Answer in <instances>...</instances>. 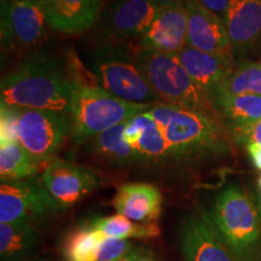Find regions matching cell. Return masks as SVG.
Listing matches in <instances>:
<instances>
[{
    "label": "cell",
    "mask_w": 261,
    "mask_h": 261,
    "mask_svg": "<svg viewBox=\"0 0 261 261\" xmlns=\"http://www.w3.org/2000/svg\"><path fill=\"white\" fill-rule=\"evenodd\" d=\"M177 57L191 79L210 99L219 91L233 69L231 57L207 54L189 45L179 52Z\"/></svg>",
    "instance_id": "obj_15"
},
{
    "label": "cell",
    "mask_w": 261,
    "mask_h": 261,
    "mask_svg": "<svg viewBox=\"0 0 261 261\" xmlns=\"http://www.w3.org/2000/svg\"><path fill=\"white\" fill-rule=\"evenodd\" d=\"M90 225L102 231L106 236L122 238H151L160 234V227L156 223L142 224L123 217L121 214L112 215V217L96 218Z\"/></svg>",
    "instance_id": "obj_24"
},
{
    "label": "cell",
    "mask_w": 261,
    "mask_h": 261,
    "mask_svg": "<svg viewBox=\"0 0 261 261\" xmlns=\"http://www.w3.org/2000/svg\"><path fill=\"white\" fill-rule=\"evenodd\" d=\"M9 0H2V4H5V3H8Z\"/></svg>",
    "instance_id": "obj_37"
},
{
    "label": "cell",
    "mask_w": 261,
    "mask_h": 261,
    "mask_svg": "<svg viewBox=\"0 0 261 261\" xmlns=\"http://www.w3.org/2000/svg\"><path fill=\"white\" fill-rule=\"evenodd\" d=\"M152 2H154V4L158 6V8H161V6L172 4H185L187 0H152Z\"/></svg>",
    "instance_id": "obj_33"
},
{
    "label": "cell",
    "mask_w": 261,
    "mask_h": 261,
    "mask_svg": "<svg viewBox=\"0 0 261 261\" xmlns=\"http://www.w3.org/2000/svg\"><path fill=\"white\" fill-rule=\"evenodd\" d=\"M70 129L68 114L18 108L17 140L38 163L56 154Z\"/></svg>",
    "instance_id": "obj_7"
},
{
    "label": "cell",
    "mask_w": 261,
    "mask_h": 261,
    "mask_svg": "<svg viewBox=\"0 0 261 261\" xmlns=\"http://www.w3.org/2000/svg\"><path fill=\"white\" fill-rule=\"evenodd\" d=\"M32 261H46V260H32Z\"/></svg>",
    "instance_id": "obj_38"
},
{
    "label": "cell",
    "mask_w": 261,
    "mask_h": 261,
    "mask_svg": "<svg viewBox=\"0 0 261 261\" xmlns=\"http://www.w3.org/2000/svg\"><path fill=\"white\" fill-rule=\"evenodd\" d=\"M198 2L224 21L225 14H226L231 0H198Z\"/></svg>",
    "instance_id": "obj_31"
},
{
    "label": "cell",
    "mask_w": 261,
    "mask_h": 261,
    "mask_svg": "<svg viewBox=\"0 0 261 261\" xmlns=\"http://www.w3.org/2000/svg\"><path fill=\"white\" fill-rule=\"evenodd\" d=\"M148 113L161 128L173 159L210 160L230 152L228 132L218 117L165 103Z\"/></svg>",
    "instance_id": "obj_2"
},
{
    "label": "cell",
    "mask_w": 261,
    "mask_h": 261,
    "mask_svg": "<svg viewBox=\"0 0 261 261\" xmlns=\"http://www.w3.org/2000/svg\"><path fill=\"white\" fill-rule=\"evenodd\" d=\"M211 102L218 116L224 119L225 127L248 125L261 119V96L218 93Z\"/></svg>",
    "instance_id": "obj_21"
},
{
    "label": "cell",
    "mask_w": 261,
    "mask_h": 261,
    "mask_svg": "<svg viewBox=\"0 0 261 261\" xmlns=\"http://www.w3.org/2000/svg\"><path fill=\"white\" fill-rule=\"evenodd\" d=\"M218 93L261 96V61L241 62L215 94Z\"/></svg>",
    "instance_id": "obj_26"
},
{
    "label": "cell",
    "mask_w": 261,
    "mask_h": 261,
    "mask_svg": "<svg viewBox=\"0 0 261 261\" xmlns=\"http://www.w3.org/2000/svg\"><path fill=\"white\" fill-rule=\"evenodd\" d=\"M259 189H260V191H261V175H260V178H259Z\"/></svg>",
    "instance_id": "obj_35"
},
{
    "label": "cell",
    "mask_w": 261,
    "mask_h": 261,
    "mask_svg": "<svg viewBox=\"0 0 261 261\" xmlns=\"http://www.w3.org/2000/svg\"><path fill=\"white\" fill-rule=\"evenodd\" d=\"M208 215L231 253L247 249L261 240L259 211L236 184L227 185L217 195Z\"/></svg>",
    "instance_id": "obj_5"
},
{
    "label": "cell",
    "mask_w": 261,
    "mask_h": 261,
    "mask_svg": "<svg viewBox=\"0 0 261 261\" xmlns=\"http://www.w3.org/2000/svg\"><path fill=\"white\" fill-rule=\"evenodd\" d=\"M75 81L68 79L56 62L38 56L6 75L0 86L2 106L50 110L69 115Z\"/></svg>",
    "instance_id": "obj_1"
},
{
    "label": "cell",
    "mask_w": 261,
    "mask_h": 261,
    "mask_svg": "<svg viewBox=\"0 0 261 261\" xmlns=\"http://www.w3.org/2000/svg\"><path fill=\"white\" fill-rule=\"evenodd\" d=\"M188 21L184 4L161 6L148 32L142 37V47L178 55L188 45Z\"/></svg>",
    "instance_id": "obj_13"
},
{
    "label": "cell",
    "mask_w": 261,
    "mask_h": 261,
    "mask_svg": "<svg viewBox=\"0 0 261 261\" xmlns=\"http://www.w3.org/2000/svg\"><path fill=\"white\" fill-rule=\"evenodd\" d=\"M55 31L76 34L87 31L97 21L100 0H38Z\"/></svg>",
    "instance_id": "obj_18"
},
{
    "label": "cell",
    "mask_w": 261,
    "mask_h": 261,
    "mask_svg": "<svg viewBox=\"0 0 261 261\" xmlns=\"http://www.w3.org/2000/svg\"><path fill=\"white\" fill-rule=\"evenodd\" d=\"M152 104L129 103L100 86L75 83L71 94V135L85 142L120 123L149 112Z\"/></svg>",
    "instance_id": "obj_3"
},
{
    "label": "cell",
    "mask_w": 261,
    "mask_h": 261,
    "mask_svg": "<svg viewBox=\"0 0 261 261\" xmlns=\"http://www.w3.org/2000/svg\"><path fill=\"white\" fill-rule=\"evenodd\" d=\"M132 254V243L128 240L106 236L100 243L97 261H121Z\"/></svg>",
    "instance_id": "obj_27"
},
{
    "label": "cell",
    "mask_w": 261,
    "mask_h": 261,
    "mask_svg": "<svg viewBox=\"0 0 261 261\" xmlns=\"http://www.w3.org/2000/svg\"><path fill=\"white\" fill-rule=\"evenodd\" d=\"M162 194L155 185L146 182H128L117 189L113 205L128 219L142 224H151L162 212Z\"/></svg>",
    "instance_id": "obj_17"
},
{
    "label": "cell",
    "mask_w": 261,
    "mask_h": 261,
    "mask_svg": "<svg viewBox=\"0 0 261 261\" xmlns=\"http://www.w3.org/2000/svg\"><path fill=\"white\" fill-rule=\"evenodd\" d=\"M188 45L207 54L232 58L230 38L224 21L198 0H187Z\"/></svg>",
    "instance_id": "obj_12"
},
{
    "label": "cell",
    "mask_w": 261,
    "mask_h": 261,
    "mask_svg": "<svg viewBox=\"0 0 261 261\" xmlns=\"http://www.w3.org/2000/svg\"><path fill=\"white\" fill-rule=\"evenodd\" d=\"M130 256V255H129ZM129 256H127L126 259H123V260H121V261H129Z\"/></svg>",
    "instance_id": "obj_36"
},
{
    "label": "cell",
    "mask_w": 261,
    "mask_h": 261,
    "mask_svg": "<svg viewBox=\"0 0 261 261\" xmlns=\"http://www.w3.org/2000/svg\"><path fill=\"white\" fill-rule=\"evenodd\" d=\"M152 0H116L104 15L108 31L117 38H142L154 21Z\"/></svg>",
    "instance_id": "obj_16"
},
{
    "label": "cell",
    "mask_w": 261,
    "mask_h": 261,
    "mask_svg": "<svg viewBox=\"0 0 261 261\" xmlns=\"http://www.w3.org/2000/svg\"><path fill=\"white\" fill-rule=\"evenodd\" d=\"M179 249L185 261H234L205 212L191 215L179 230Z\"/></svg>",
    "instance_id": "obj_11"
},
{
    "label": "cell",
    "mask_w": 261,
    "mask_h": 261,
    "mask_svg": "<svg viewBox=\"0 0 261 261\" xmlns=\"http://www.w3.org/2000/svg\"><path fill=\"white\" fill-rule=\"evenodd\" d=\"M104 238L106 234L92 225L80 227L65 238L63 253L68 261H97L98 249Z\"/></svg>",
    "instance_id": "obj_25"
},
{
    "label": "cell",
    "mask_w": 261,
    "mask_h": 261,
    "mask_svg": "<svg viewBox=\"0 0 261 261\" xmlns=\"http://www.w3.org/2000/svg\"><path fill=\"white\" fill-rule=\"evenodd\" d=\"M39 163L18 142L0 143L2 181L24 180L38 172Z\"/></svg>",
    "instance_id": "obj_23"
},
{
    "label": "cell",
    "mask_w": 261,
    "mask_h": 261,
    "mask_svg": "<svg viewBox=\"0 0 261 261\" xmlns=\"http://www.w3.org/2000/svg\"><path fill=\"white\" fill-rule=\"evenodd\" d=\"M226 129L240 144H261V119L248 125L227 126Z\"/></svg>",
    "instance_id": "obj_29"
},
{
    "label": "cell",
    "mask_w": 261,
    "mask_h": 261,
    "mask_svg": "<svg viewBox=\"0 0 261 261\" xmlns=\"http://www.w3.org/2000/svg\"><path fill=\"white\" fill-rule=\"evenodd\" d=\"M93 70L102 89L126 102L152 106L162 103L136 55L130 56L116 46L100 47L94 55Z\"/></svg>",
    "instance_id": "obj_6"
},
{
    "label": "cell",
    "mask_w": 261,
    "mask_h": 261,
    "mask_svg": "<svg viewBox=\"0 0 261 261\" xmlns=\"http://www.w3.org/2000/svg\"><path fill=\"white\" fill-rule=\"evenodd\" d=\"M136 58L162 103L219 119L211 99L191 79L177 55L142 47Z\"/></svg>",
    "instance_id": "obj_4"
},
{
    "label": "cell",
    "mask_w": 261,
    "mask_h": 261,
    "mask_svg": "<svg viewBox=\"0 0 261 261\" xmlns=\"http://www.w3.org/2000/svg\"><path fill=\"white\" fill-rule=\"evenodd\" d=\"M224 23L233 56L252 50L261 41V0H231Z\"/></svg>",
    "instance_id": "obj_14"
},
{
    "label": "cell",
    "mask_w": 261,
    "mask_h": 261,
    "mask_svg": "<svg viewBox=\"0 0 261 261\" xmlns=\"http://www.w3.org/2000/svg\"><path fill=\"white\" fill-rule=\"evenodd\" d=\"M0 143L18 142L17 121L18 108L2 106V119H0Z\"/></svg>",
    "instance_id": "obj_28"
},
{
    "label": "cell",
    "mask_w": 261,
    "mask_h": 261,
    "mask_svg": "<svg viewBox=\"0 0 261 261\" xmlns=\"http://www.w3.org/2000/svg\"><path fill=\"white\" fill-rule=\"evenodd\" d=\"M61 211L60 205L45 190L44 185L33 179L2 181L0 187V221L18 223L44 217Z\"/></svg>",
    "instance_id": "obj_8"
},
{
    "label": "cell",
    "mask_w": 261,
    "mask_h": 261,
    "mask_svg": "<svg viewBox=\"0 0 261 261\" xmlns=\"http://www.w3.org/2000/svg\"><path fill=\"white\" fill-rule=\"evenodd\" d=\"M40 242V233L28 221L0 223L2 261H23L35 253Z\"/></svg>",
    "instance_id": "obj_20"
},
{
    "label": "cell",
    "mask_w": 261,
    "mask_h": 261,
    "mask_svg": "<svg viewBox=\"0 0 261 261\" xmlns=\"http://www.w3.org/2000/svg\"><path fill=\"white\" fill-rule=\"evenodd\" d=\"M129 261H149V260H139V259H137V257H136L135 255H133V254H130Z\"/></svg>",
    "instance_id": "obj_34"
},
{
    "label": "cell",
    "mask_w": 261,
    "mask_h": 261,
    "mask_svg": "<svg viewBox=\"0 0 261 261\" xmlns=\"http://www.w3.org/2000/svg\"><path fill=\"white\" fill-rule=\"evenodd\" d=\"M125 127L126 122L120 123L90 139L91 152L117 165H132L139 161L135 150L123 138Z\"/></svg>",
    "instance_id": "obj_22"
},
{
    "label": "cell",
    "mask_w": 261,
    "mask_h": 261,
    "mask_svg": "<svg viewBox=\"0 0 261 261\" xmlns=\"http://www.w3.org/2000/svg\"><path fill=\"white\" fill-rule=\"evenodd\" d=\"M123 138L135 150L139 161H162L172 158L161 128L148 112L126 122Z\"/></svg>",
    "instance_id": "obj_19"
},
{
    "label": "cell",
    "mask_w": 261,
    "mask_h": 261,
    "mask_svg": "<svg viewBox=\"0 0 261 261\" xmlns=\"http://www.w3.org/2000/svg\"><path fill=\"white\" fill-rule=\"evenodd\" d=\"M46 25V14L38 0H9L2 4L3 46H33L42 40Z\"/></svg>",
    "instance_id": "obj_10"
},
{
    "label": "cell",
    "mask_w": 261,
    "mask_h": 261,
    "mask_svg": "<svg viewBox=\"0 0 261 261\" xmlns=\"http://www.w3.org/2000/svg\"><path fill=\"white\" fill-rule=\"evenodd\" d=\"M232 255L234 261H261V240L247 249L232 253Z\"/></svg>",
    "instance_id": "obj_30"
},
{
    "label": "cell",
    "mask_w": 261,
    "mask_h": 261,
    "mask_svg": "<svg viewBox=\"0 0 261 261\" xmlns=\"http://www.w3.org/2000/svg\"><path fill=\"white\" fill-rule=\"evenodd\" d=\"M100 177L92 168L55 160L45 168L41 184L61 210L79 203L99 188Z\"/></svg>",
    "instance_id": "obj_9"
},
{
    "label": "cell",
    "mask_w": 261,
    "mask_h": 261,
    "mask_svg": "<svg viewBox=\"0 0 261 261\" xmlns=\"http://www.w3.org/2000/svg\"><path fill=\"white\" fill-rule=\"evenodd\" d=\"M246 149L253 165L261 171V144H248L246 145Z\"/></svg>",
    "instance_id": "obj_32"
}]
</instances>
